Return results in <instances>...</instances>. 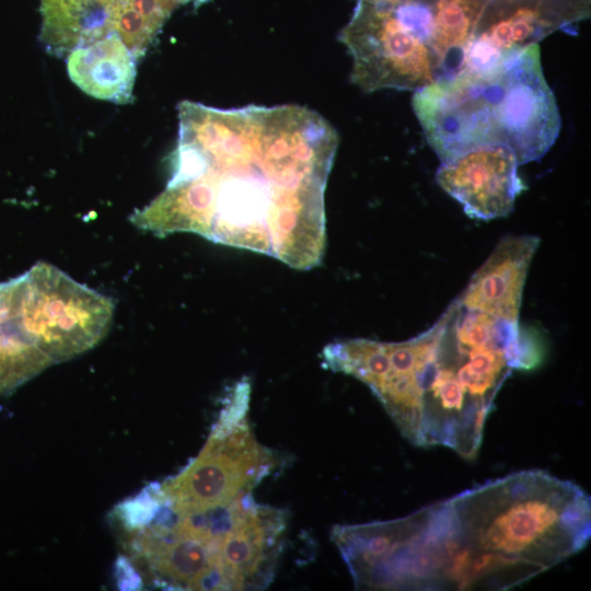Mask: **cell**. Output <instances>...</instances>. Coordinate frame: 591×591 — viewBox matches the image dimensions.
<instances>
[{"label": "cell", "instance_id": "7c38bea8", "mask_svg": "<svg viewBox=\"0 0 591 591\" xmlns=\"http://www.w3.org/2000/svg\"><path fill=\"white\" fill-rule=\"evenodd\" d=\"M126 0H40V42L57 57L112 33Z\"/></svg>", "mask_w": 591, "mask_h": 591}, {"label": "cell", "instance_id": "8992f818", "mask_svg": "<svg viewBox=\"0 0 591 591\" xmlns=\"http://www.w3.org/2000/svg\"><path fill=\"white\" fill-rule=\"evenodd\" d=\"M248 392V384H239L198 456L175 476L152 486L158 501L173 513H199L229 505L252 493L277 464L245 418Z\"/></svg>", "mask_w": 591, "mask_h": 591}, {"label": "cell", "instance_id": "9c48e42d", "mask_svg": "<svg viewBox=\"0 0 591 591\" xmlns=\"http://www.w3.org/2000/svg\"><path fill=\"white\" fill-rule=\"evenodd\" d=\"M519 165L509 148L483 146L442 162L436 179L468 217L487 221L508 216L525 189Z\"/></svg>", "mask_w": 591, "mask_h": 591}, {"label": "cell", "instance_id": "3957f363", "mask_svg": "<svg viewBox=\"0 0 591 591\" xmlns=\"http://www.w3.org/2000/svg\"><path fill=\"white\" fill-rule=\"evenodd\" d=\"M322 357L328 369L368 385L410 443L473 459L502 384L513 370L540 364L543 344L519 318L456 298L413 338L339 340L327 345Z\"/></svg>", "mask_w": 591, "mask_h": 591}, {"label": "cell", "instance_id": "7a4b0ae2", "mask_svg": "<svg viewBox=\"0 0 591 591\" xmlns=\"http://www.w3.org/2000/svg\"><path fill=\"white\" fill-rule=\"evenodd\" d=\"M590 536V496L529 470L403 518L354 525L347 558L363 590L501 591L559 565Z\"/></svg>", "mask_w": 591, "mask_h": 591}, {"label": "cell", "instance_id": "6da1fadb", "mask_svg": "<svg viewBox=\"0 0 591 591\" xmlns=\"http://www.w3.org/2000/svg\"><path fill=\"white\" fill-rule=\"evenodd\" d=\"M177 114L166 187L130 221L159 236L190 232L297 269L318 266L324 194L339 142L329 121L296 104L218 108L182 101Z\"/></svg>", "mask_w": 591, "mask_h": 591}, {"label": "cell", "instance_id": "30bf717a", "mask_svg": "<svg viewBox=\"0 0 591 591\" xmlns=\"http://www.w3.org/2000/svg\"><path fill=\"white\" fill-rule=\"evenodd\" d=\"M538 245L534 235L505 236L457 298L490 314L519 318L528 270Z\"/></svg>", "mask_w": 591, "mask_h": 591}, {"label": "cell", "instance_id": "4fadbf2b", "mask_svg": "<svg viewBox=\"0 0 591 591\" xmlns=\"http://www.w3.org/2000/svg\"><path fill=\"white\" fill-rule=\"evenodd\" d=\"M51 364L23 332L0 289V395L12 393Z\"/></svg>", "mask_w": 591, "mask_h": 591}, {"label": "cell", "instance_id": "52a82bcc", "mask_svg": "<svg viewBox=\"0 0 591 591\" xmlns=\"http://www.w3.org/2000/svg\"><path fill=\"white\" fill-rule=\"evenodd\" d=\"M1 286L18 323L53 363L90 350L109 331L114 300L51 264L38 262Z\"/></svg>", "mask_w": 591, "mask_h": 591}, {"label": "cell", "instance_id": "5b68a950", "mask_svg": "<svg viewBox=\"0 0 591 591\" xmlns=\"http://www.w3.org/2000/svg\"><path fill=\"white\" fill-rule=\"evenodd\" d=\"M439 0H356L338 39L347 48L350 80L364 92H415L448 69L438 46Z\"/></svg>", "mask_w": 591, "mask_h": 591}, {"label": "cell", "instance_id": "8fae6325", "mask_svg": "<svg viewBox=\"0 0 591 591\" xmlns=\"http://www.w3.org/2000/svg\"><path fill=\"white\" fill-rule=\"evenodd\" d=\"M137 60L115 33H109L67 55V71L84 93L104 101H132Z\"/></svg>", "mask_w": 591, "mask_h": 591}, {"label": "cell", "instance_id": "277c9868", "mask_svg": "<svg viewBox=\"0 0 591 591\" xmlns=\"http://www.w3.org/2000/svg\"><path fill=\"white\" fill-rule=\"evenodd\" d=\"M412 105L441 162L500 144L525 164L545 155L561 126L538 44L488 70H457L439 78L415 91Z\"/></svg>", "mask_w": 591, "mask_h": 591}, {"label": "cell", "instance_id": "ba28073f", "mask_svg": "<svg viewBox=\"0 0 591 591\" xmlns=\"http://www.w3.org/2000/svg\"><path fill=\"white\" fill-rule=\"evenodd\" d=\"M589 15L590 0H489L455 71L494 68Z\"/></svg>", "mask_w": 591, "mask_h": 591}]
</instances>
